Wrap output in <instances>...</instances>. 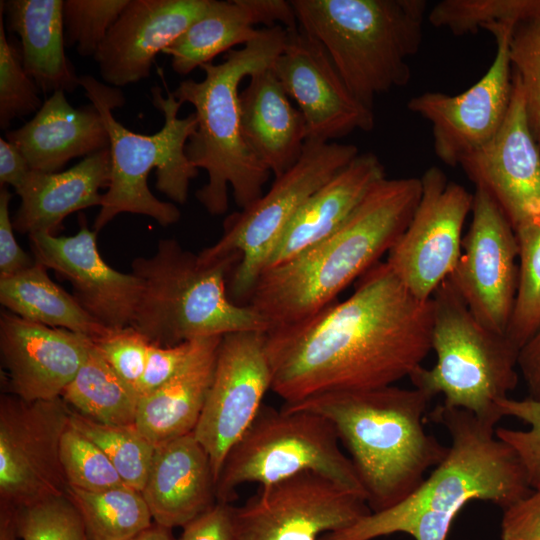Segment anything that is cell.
<instances>
[{"label":"cell","instance_id":"6da1fadb","mask_svg":"<svg viewBox=\"0 0 540 540\" xmlns=\"http://www.w3.org/2000/svg\"><path fill=\"white\" fill-rule=\"evenodd\" d=\"M432 326V298L415 297L380 261L344 301L266 332L271 390L291 404L393 385L422 366Z\"/></svg>","mask_w":540,"mask_h":540},{"label":"cell","instance_id":"7a4b0ae2","mask_svg":"<svg viewBox=\"0 0 540 540\" xmlns=\"http://www.w3.org/2000/svg\"><path fill=\"white\" fill-rule=\"evenodd\" d=\"M430 418L448 431L451 445L429 477L399 504L370 512L319 540H373L394 533L446 540L453 520L472 500L506 509L532 491L519 456L496 436V426L444 404Z\"/></svg>","mask_w":540,"mask_h":540},{"label":"cell","instance_id":"3957f363","mask_svg":"<svg viewBox=\"0 0 540 540\" xmlns=\"http://www.w3.org/2000/svg\"><path fill=\"white\" fill-rule=\"evenodd\" d=\"M420 195V178L382 179L334 233L262 271L246 305L266 320L269 330L317 313L390 251Z\"/></svg>","mask_w":540,"mask_h":540},{"label":"cell","instance_id":"277c9868","mask_svg":"<svg viewBox=\"0 0 540 540\" xmlns=\"http://www.w3.org/2000/svg\"><path fill=\"white\" fill-rule=\"evenodd\" d=\"M431 398L395 385L328 392L283 409L319 414L335 427L366 492L371 512L410 496L424 475L446 457L449 446L427 433L423 417Z\"/></svg>","mask_w":540,"mask_h":540},{"label":"cell","instance_id":"5b68a950","mask_svg":"<svg viewBox=\"0 0 540 540\" xmlns=\"http://www.w3.org/2000/svg\"><path fill=\"white\" fill-rule=\"evenodd\" d=\"M287 37L288 29L282 25L263 27L242 48L225 53L221 63L202 65L201 81L185 79L173 91L176 99L194 108L197 126L185 152L197 169L207 172V183L195 195L211 215L227 211L229 186L241 209L264 193L271 173L243 138L239 86L244 78L272 67Z\"/></svg>","mask_w":540,"mask_h":540},{"label":"cell","instance_id":"8992f818","mask_svg":"<svg viewBox=\"0 0 540 540\" xmlns=\"http://www.w3.org/2000/svg\"><path fill=\"white\" fill-rule=\"evenodd\" d=\"M298 27L318 41L350 92L373 110L377 96L408 85L425 0H291Z\"/></svg>","mask_w":540,"mask_h":540},{"label":"cell","instance_id":"52a82bcc","mask_svg":"<svg viewBox=\"0 0 540 540\" xmlns=\"http://www.w3.org/2000/svg\"><path fill=\"white\" fill-rule=\"evenodd\" d=\"M80 87L99 110L110 139L111 177L102 194L100 211L93 230L97 233L121 213H133L153 218L162 226L179 221L181 213L170 202L156 198L148 186V176L156 169V188L168 198L184 204L190 182L198 175L188 159L185 146L197 126L194 112L178 117L183 105L173 92L164 97L162 89H151L152 104L164 116L162 128L153 135L128 130L118 122L112 110L120 108L125 98L119 88L105 85L91 75L80 76Z\"/></svg>","mask_w":540,"mask_h":540},{"label":"cell","instance_id":"ba28073f","mask_svg":"<svg viewBox=\"0 0 540 540\" xmlns=\"http://www.w3.org/2000/svg\"><path fill=\"white\" fill-rule=\"evenodd\" d=\"M240 260L232 255L204 262L173 238L159 240L152 256L131 263L142 283L131 326L160 346L239 331H268V323L256 310L229 297L227 277Z\"/></svg>","mask_w":540,"mask_h":540},{"label":"cell","instance_id":"9c48e42d","mask_svg":"<svg viewBox=\"0 0 540 540\" xmlns=\"http://www.w3.org/2000/svg\"><path fill=\"white\" fill-rule=\"evenodd\" d=\"M432 301L436 363L429 369L420 366L409 376L413 387L431 399L442 394L445 406L467 410L496 426L503 417L497 403L518 383L519 350L506 335L489 330L472 315L448 278Z\"/></svg>","mask_w":540,"mask_h":540},{"label":"cell","instance_id":"30bf717a","mask_svg":"<svg viewBox=\"0 0 540 540\" xmlns=\"http://www.w3.org/2000/svg\"><path fill=\"white\" fill-rule=\"evenodd\" d=\"M339 442L334 425L325 417L304 410H277L263 403L226 456L215 484L216 501L230 504L236 489L245 483L265 486L307 471L366 499L353 462Z\"/></svg>","mask_w":540,"mask_h":540},{"label":"cell","instance_id":"8fae6325","mask_svg":"<svg viewBox=\"0 0 540 540\" xmlns=\"http://www.w3.org/2000/svg\"><path fill=\"white\" fill-rule=\"evenodd\" d=\"M358 154L353 144L306 140L299 160L275 177L268 192L225 219L222 236L198 254L204 262L232 255L241 257L230 274L228 294L233 302L247 304L287 224L312 194Z\"/></svg>","mask_w":540,"mask_h":540},{"label":"cell","instance_id":"7c38bea8","mask_svg":"<svg viewBox=\"0 0 540 540\" xmlns=\"http://www.w3.org/2000/svg\"><path fill=\"white\" fill-rule=\"evenodd\" d=\"M71 408L61 398L0 399V502L22 508L66 495L60 442Z\"/></svg>","mask_w":540,"mask_h":540},{"label":"cell","instance_id":"4fadbf2b","mask_svg":"<svg viewBox=\"0 0 540 540\" xmlns=\"http://www.w3.org/2000/svg\"><path fill=\"white\" fill-rule=\"evenodd\" d=\"M370 512L362 496L302 472L260 486L243 505L232 506L234 540H319Z\"/></svg>","mask_w":540,"mask_h":540},{"label":"cell","instance_id":"5bb4252c","mask_svg":"<svg viewBox=\"0 0 540 540\" xmlns=\"http://www.w3.org/2000/svg\"><path fill=\"white\" fill-rule=\"evenodd\" d=\"M420 182L417 207L385 262L415 297L430 300L461 256L473 194L437 166L425 170Z\"/></svg>","mask_w":540,"mask_h":540},{"label":"cell","instance_id":"9a60e30c","mask_svg":"<svg viewBox=\"0 0 540 540\" xmlns=\"http://www.w3.org/2000/svg\"><path fill=\"white\" fill-rule=\"evenodd\" d=\"M266 332L239 331L221 338L212 382L193 431L209 455L215 484L227 454L252 424L271 389Z\"/></svg>","mask_w":540,"mask_h":540},{"label":"cell","instance_id":"2e32d148","mask_svg":"<svg viewBox=\"0 0 540 540\" xmlns=\"http://www.w3.org/2000/svg\"><path fill=\"white\" fill-rule=\"evenodd\" d=\"M514 27L498 23L488 27L496 41V55L488 71L457 95L427 91L412 97L409 111L431 123L436 157L450 167L488 143L507 115L512 95V67L508 41Z\"/></svg>","mask_w":540,"mask_h":540},{"label":"cell","instance_id":"e0dca14e","mask_svg":"<svg viewBox=\"0 0 540 540\" xmlns=\"http://www.w3.org/2000/svg\"><path fill=\"white\" fill-rule=\"evenodd\" d=\"M471 213L461 256L448 279L484 327L505 335L518 284L516 233L481 187H475Z\"/></svg>","mask_w":540,"mask_h":540},{"label":"cell","instance_id":"ac0fdd59","mask_svg":"<svg viewBox=\"0 0 540 540\" xmlns=\"http://www.w3.org/2000/svg\"><path fill=\"white\" fill-rule=\"evenodd\" d=\"M507 115L496 135L459 166L501 208L514 231L540 222V148L527 118L523 89L512 71Z\"/></svg>","mask_w":540,"mask_h":540},{"label":"cell","instance_id":"d6986e66","mask_svg":"<svg viewBox=\"0 0 540 540\" xmlns=\"http://www.w3.org/2000/svg\"><path fill=\"white\" fill-rule=\"evenodd\" d=\"M272 70L304 117L306 140L335 142L374 128L373 110L350 92L323 46L298 26L288 29Z\"/></svg>","mask_w":540,"mask_h":540},{"label":"cell","instance_id":"ffe728a7","mask_svg":"<svg viewBox=\"0 0 540 540\" xmlns=\"http://www.w3.org/2000/svg\"><path fill=\"white\" fill-rule=\"evenodd\" d=\"M96 236L82 216L75 235L37 232L29 235V241L35 261L67 280L74 299L98 324L107 330L123 329L132 325L142 283L133 273L119 272L103 260Z\"/></svg>","mask_w":540,"mask_h":540},{"label":"cell","instance_id":"44dd1931","mask_svg":"<svg viewBox=\"0 0 540 540\" xmlns=\"http://www.w3.org/2000/svg\"><path fill=\"white\" fill-rule=\"evenodd\" d=\"M92 344L86 335L2 312L0 352L9 394L28 402L61 397Z\"/></svg>","mask_w":540,"mask_h":540},{"label":"cell","instance_id":"7402d4cb","mask_svg":"<svg viewBox=\"0 0 540 540\" xmlns=\"http://www.w3.org/2000/svg\"><path fill=\"white\" fill-rule=\"evenodd\" d=\"M209 0H129L94 56L112 87L150 76L155 57L180 37Z\"/></svg>","mask_w":540,"mask_h":540},{"label":"cell","instance_id":"603a6c76","mask_svg":"<svg viewBox=\"0 0 540 540\" xmlns=\"http://www.w3.org/2000/svg\"><path fill=\"white\" fill-rule=\"evenodd\" d=\"M141 493L154 523L170 529L183 528L216 503L211 461L193 432L156 447Z\"/></svg>","mask_w":540,"mask_h":540},{"label":"cell","instance_id":"cb8c5ba5","mask_svg":"<svg viewBox=\"0 0 540 540\" xmlns=\"http://www.w3.org/2000/svg\"><path fill=\"white\" fill-rule=\"evenodd\" d=\"M298 26L290 4L284 0H209L203 14L170 44L163 53L171 57L172 69L187 75L222 52L255 39L257 25Z\"/></svg>","mask_w":540,"mask_h":540},{"label":"cell","instance_id":"d4e9b609","mask_svg":"<svg viewBox=\"0 0 540 540\" xmlns=\"http://www.w3.org/2000/svg\"><path fill=\"white\" fill-rule=\"evenodd\" d=\"M384 178L385 167L378 156L359 153L305 201L281 233L263 271L294 258L334 233Z\"/></svg>","mask_w":540,"mask_h":540},{"label":"cell","instance_id":"484cf974","mask_svg":"<svg viewBox=\"0 0 540 540\" xmlns=\"http://www.w3.org/2000/svg\"><path fill=\"white\" fill-rule=\"evenodd\" d=\"M5 139L26 158L33 170L59 172L70 160L109 148L104 120L93 104L78 108L56 91L43 102L34 117Z\"/></svg>","mask_w":540,"mask_h":540},{"label":"cell","instance_id":"4316f807","mask_svg":"<svg viewBox=\"0 0 540 540\" xmlns=\"http://www.w3.org/2000/svg\"><path fill=\"white\" fill-rule=\"evenodd\" d=\"M111 177L110 149L84 157L62 172L31 170L16 191L20 205L12 223L14 230L28 235L49 232L53 235L70 214L100 206L101 188H108Z\"/></svg>","mask_w":540,"mask_h":540},{"label":"cell","instance_id":"83f0119b","mask_svg":"<svg viewBox=\"0 0 540 540\" xmlns=\"http://www.w3.org/2000/svg\"><path fill=\"white\" fill-rule=\"evenodd\" d=\"M289 98L272 67L251 75L240 92L243 138L275 177L299 160L306 143L304 117Z\"/></svg>","mask_w":540,"mask_h":540},{"label":"cell","instance_id":"f1b7e54d","mask_svg":"<svg viewBox=\"0 0 540 540\" xmlns=\"http://www.w3.org/2000/svg\"><path fill=\"white\" fill-rule=\"evenodd\" d=\"M221 338H202L174 376L139 398L135 426L155 447L194 431L212 382Z\"/></svg>","mask_w":540,"mask_h":540},{"label":"cell","instance_id":"f546056e","mask_svg":"<svg viewBox=\"0 0 540 540\" xmlns=\"http://www.w3.org/2000/svg\"><path fill=\"white\" fill-rule=\"evenodd\" d=\"M63 0L0 2L9 32L16 34L24 68L41 93H72L80 76L65 54Z\"/></svg>","mask_w":540,"mask_h":540},{"label":"cell","instance_id":"4dcf8cb0","mask_svg":"<svg viewBox=\"0 0 540 540\" xmlns=\"http://www.w3.org/2000/svg\"><path fill=\"white\" fill-rule=\"evenodd\" d=\"M0 302L11 313L34 323L63 328L96 339L108 331L98 324L47 269L36 262L15 275L0 278Z\"/></svg>","mask_w":540,"mask_h":540},{"label":"cell","instance_id":"1f68e13d","mask_svg":"<svg viewBox=\"0 0 540 540\" xmlns=\"http://www.w3.org/2000/svg\"><path fill=\"white\" fill-rule=\"evenodd\" d=\"M61 398L79 414L109 425L135 424L139 395L111 368L92 344Z\"/></svg>","mask_w":540,"mask_h":540},{"label":"cell","instance_id":"d6a6232c","mask_svg":"<svg viewBox=\"0 0 540 540\" xmlns=\"http://www.w3.org/2000/svg\"><path fill=\"white\" fill-rule=\"evenodd\" d=\"M66 496L79 512L88 540H133L153 524L142 493L127 485L101 491L68 486Z\"/></svg>","mask_w":540,"mask_h":540},{"label":"cell","instance_id":"836d02e7","mask_svg":"<svg viewBox=\"0 0 540 540\" xmlns=\"http://www.w3.org/2000/svg\"><path fill=\"white\" fill-rule=\"evenodd\" d=\"M69 424L106 454L127 486L142 491L156 447L137 429L135 424L99 423L72 408Z\"/></svg>","mask_w":540,"mask_h":540},{"label":"cell","instance_id":"e575fe53","mask_svg":"<svg viewBox=\"0 0 540 540\" xmlns=\"http://www.w3.org/2000/svg\"><path fill=\"white\" fill-rule=\"evenodd\" d=\"M518 284L506 337L520 352L540 330V222L515 231Z\"/></svg>","mask_w":540,"mask_h":540},{"label":"cell","instance_id":"d590c367","mask_svg":"<svg viewBox=\"0 0 540 540\" xmlns=\"http://www.w3.org/2000/svg\"><path fill=\"white\" fill-rule=\"evenodd\" d=\"M540 11V0H442L427 14L430 24L456 36L498 23L516 24Z\"/></svg>","mask_w":540,"mask_h":540},{"label":"cell","instance_id":"8d00e7d4","mask_svg":"<svg viewBox=\"0 0 540 540\" xmlns=\"http://www.w3.org/2000/svg\"><path fill=\"white\" fill-rule=\"evenodd\" d=\"M40 89L24 68L20 44L5 33L0 9V127L7 129L20 117L37 113L43 102Z\"/></svg>","mask_w":540,"mask_h":540},{"label":"cell","instance_id":"74e56055","mask_svg":"<svg viewBox=\"0 0 540 540\" xmlns=\"http://www.w3.org/2000/svg\"><path fill=\"white\" fill-rule=\"evenodd\" d=\"M60 461L68 486L101 491L126 485L106 454L70 424L61 438Z\"/></svg>","mask_w":540,"mask_h":540},{"label":"cell","instance_id":"f35d334b","mask_svg":"<svg viewBox=\"0 0 540 540\" xmlns=\"http://www.w3.org/2000/svg\"><path fill=\"white\" fill-rule=\"evenodd\" d=\"M508 55L512 71L519 77L529 125L540 148V11L514 25Z\"/></svg>","mask_w":540,"mask_h":540},{"label":"cell","instance_id":"ab89813d","mask_svg":"<svg viewBox=\"0 0 540 540\" xmlns=\"http://www.w3.org/2000/svg\"><path fill=\"white\" fill-rule=\"evenodd\" d=\"M129 0H65V44L81 56H95Z\"/></svg>","mask_w":540,"mask_h":540},{"label":"cell","instance_id":"60d3db41","mask_svg":"<svg viewBox=\"0 0 540 540\" xmlns=\"http://www.w3.org/2000/svg\"><path fill=\"white\" fill-rule=\"evenodd\" d=\"M20 540H88L82 518L65 496L18 508Z\"/></svg>","mask_w":540,"mask_h":540},{"label":"cell","instance_id":"b9f144b4","mask_svg":"<svg viewBox=\"0 0 540 540\" xmlns=\"http://www.w3.org/2000/svg\"><path fill=\"white\" fill-rule=\"evenodd\" d=\"M497 405L503 417H514L528 425L526 430L499 427L495 434L515 450L525 468L531 488H540V400L507 397Z\"/></svg>","mask_w":540,"mask_h":540},{"label":"cell","instance_id":"7bdbcfd3","mask_svg":"<svg viewBox=\"0 0 540 540\" xmlns=\"http://www.w3.org/2000/svg\"><path fill=\"white\" fill-rule=\"evenodd\" d=\"M92 341L117 375L138 393L145 370L149 340L129 326L110 330Z\"/></svg>","mask_w":540,"mask_h":540},{"label":"cell","instance_id":"ee69618b","mask_svg":"<svg viewBox=\"0 0 540 540\" xmlns=\"http://www.w3.org/2000/svg\"><path fill=\"white\" fill-rule=\"evenodd\" d=\"M201 339L174 346L150 343L145 370L138 387L139 398L154 391L174 376L193 355Z\"/></svg>","mask_w":540,"mask_h":540},{"label":"cell","instance_id":"f6af8a7d","mask_svg":"<svg viewBox=\"0 0 540 540\" xmlns=\"http://www.w3.org/2000/svg\"><path fill=\"white\" fill-rule=\"evenodd\" d=\"M501 540H540V488L504 509Z\"/></svg>","mask_w":540,"mask_h":540},{"label":"cell","instance_id":"bcb514c9","mask_svg":"<svg viewBox=\"0 0 540 540\" xmlns=\"http://www.w3.org/2000/svg\"><path fill=\"white\" fill-rule=\"evenodd\" d=\"M12 194L7 186L0 189V278L15 275L32 267L36 261L17 243L9 213Z\"/></svg>","mask_w":540,"mask_h":540},{"label":"cell","instance_id":"7dc6e473","mask_svg":"<svg viewBox=\"0 0 540 540\" xmlns=\"http://www.w3.org/2000/svg\"><path fill=\"white\" fill-rule=\"evenodd\" d=\"M178 540H234L232 505L216 501L183 527Z\"/></svg>","mask_w":540,"mask_h":540},{"label":"cell","instance_id":"c3c4849f","mask_svg":"<svg viewBox=\"0 0 540 540\" xmlns=\"http://www.w3.org/2000/svg\"><path fill=\"white\" fill-rule=\"evenodd\" d=\"M32 168L24 155L6 139L0 138V184L15 191L25 182Z\"/></svg>","mask_w":540,"mask_h":540},{"label":"cell","instance_id":"681fc988","mask_svg":"<svg viewBox=\"0 0 540 540\" xmlns=\"http://www.w3.org/2000/svg\"><path fill=\"white\" fill-rule=\"evenodd\" d=\"M518 367L530 398L540 400V330L521 348Z\"/></svg>","mask_w":540,"mask_h":540},{"label":"cell","instance_id":"f907efd6","mask_svg":"<svg viewBox=\"0 0 540 540\" xmlns=\"http://www.w3.org/2000/svg\"><path fill=\"white\" fill-rule=\"evenodd\" d=\"M0 540H20L18 508L4 502H0Z\"/></svg>","mask_w":540,"mask_h":540},{"label":"cell","instance_id":"816d5d0a","mask_svg":"<svg viewBox=\"0 0 540 540\" xmlns=\"http://www.w3.org/2000/svg\"><path fill=\"white\" fill-rule=\"evenodd\" d=\"M133 540H173V538L170 528L153 523Z\"/></svg>","mask_w":540,"mask_h":540}]
</instances>
